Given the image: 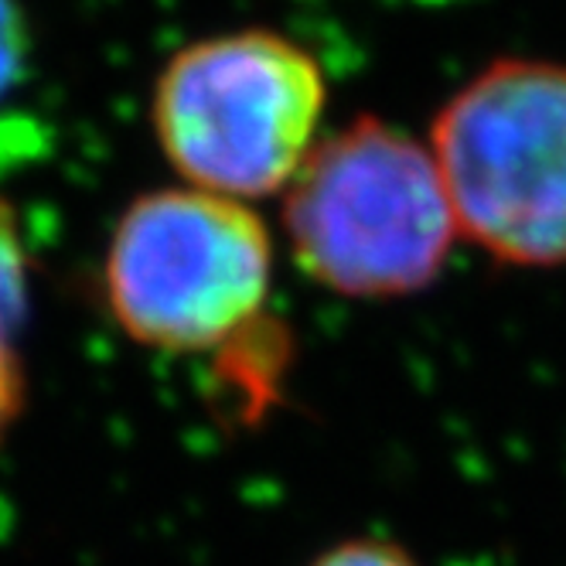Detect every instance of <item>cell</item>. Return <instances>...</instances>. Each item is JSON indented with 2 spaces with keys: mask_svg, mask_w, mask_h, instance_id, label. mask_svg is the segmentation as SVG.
Wrapping results in <instances>:
<instances>
[{
  "mask_svg": "<svg viewBox=\"0 0 566 566\" xmlns=\"http://www.w3.org/2000/svg\"><path fill=\"white\" fill-rule=\"evenodd\" d=\"M283 191L294 263L345 297L427 291L461 232L433 150L373 116L317 140Z\"/></svg>",
  "mask_w": 566,
  "mask_h": 566,
  "instance_id": "1",
  "label": "cell"
},
{
  "mask_svg": "<svg viewBox=\"0 0 566 566\" xmlns=\"http://www.w3.org/2000/svg\"><path fill=\"white\" fill-rule=\"evenodd\" d=\"M328 86L311 52L250 28L181 49L154 86V134L198 191L266 198L283 191L325 113Z\"/></svg>",
  "mask_w": 566,
  "mask_h": 566,
  "instance_id": "2",
  "label": "cell"
},
{
  "mask_svg": "<svg viewBox=\"0 0 566 566\" xmlns=\"http://www.w3.org/2000/svg\"><path fill=\"white\" fill-rule=\"evenodd\" d=\"M270 276L273 242L253 209L198 188H160L119 216L103 294L130 342L195 355L256 328Z\"/></svg>",
  "mask_w": 566,
  "mask_h": 566,
  "instance_id": "3",
  "label": "cell"
},
{
  "mask_svg": "<svg viewBox=\"0 0 566 566\" xmlns=\"http://www.w3.org/2000/svg\"><path fill=\"white\" fill-rule=\"evenodd\" d=\"M458 229L512 266L566 263V65L502 59L433 119Z\"/></svg>",
  "mask_w": 566,
  "mask_h": 566,
  "instance_id": "4",
  "label": "cell"
},
{
  "mask_svg": "<svg viewBox=\"0 0 566 566\" xmlns=\"http://www.w3.org/2000/svg\"><path fill=\"white\" fill-rule=\"evenodd\" d=\"M31 311V253L11 201L0 198V342L14 345Z\"/></svg>",
  "mask_w": 566,
  "mask_h": 566,
  "instance_id": "5",
  "label": "cell"
},
{
  "mask_svg": "<svg viewBox=\"0 0 566 566\" xmlns=\"http://www.w3.org/2000/svg\"><path fill=\"white\" fill-rule=\"evenodd\" d=\"M31 34L14 0H0V99H4L28 69Z\"/></svg>",
  "mask_w": 566,
  "mask_h": 566,
  "instance_id": "6",
  "label": "cell"
},
{
  "mask_svg": "<svg viewBox=\"0 0 566 566\" xmlns=\"http://www.w3.org/2000/svg\"><path fill=\"white\" fill-rule=\"evenodd\" d=\"M311 566H417V559L379 536H358V539H342L332 549L321 553Z\"/></svg>",
  "mask_w": 566,
  "mask_h": 566,
  "instance_id": "7",
  "label": "cell"
},
{
  "mask_svg": "<svg viewBox=\"0 0 566 566\" xmlns=\"http://www.w3.org/2000/svg\"><path fill=\"white\" fill-rule=\"evenodd\" d=\"M21 410H24V369L14 355V345L0 342V448H4L8 433L14 430Z\"/></svg>",
  "mask_w": 566,
  "mask_h": 566,
  "instance_id": "8",
  "label": "cell"
}]
</instances>
